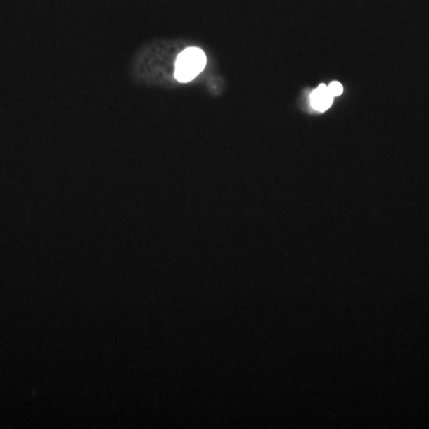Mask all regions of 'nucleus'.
<instances>
[{
	"label": "nucleus",
	"mask_w": 429,
	"mask_h": 429,
	"mask_svg": "<svg viewBox=\"0 0 429 429\" xmlns=\"http://www.w3.org/2000/svg\"><path fill=\"white\" fill-rule=\"evenodd\" d=\"M207 56L199 48L192 47L180 53L176 61L174 77L180 82H191L204 70Z\"/></svg>",
	"instance_id": "f257e3e1"
},
{
	"label": "nucleus",
	"mask_w": 429,
	"mask_h": 429,
	"mask_svg": "<svg viewBox=\"0 0 429 429\" xmlns=\"http://www.w3.org/2000/svg\"><path fill=\"white\" fill-rule=\"evenodd\" d=\"M328 90L332 94L333 97H338L343 92V86L339 82H333L328 86Z\"/></svg>",
	"instance_id": "7ed1b4c3"
},
{
	"label": "nucleus",
	"mask_w": 429,
	"mask_h": 429,
	"mask_svg": "<svg viewBox=\"0 0 429 429\" xmlns=\"http://www.w3.org/2000/svg\"><path fill=\"white\" fill-rule=\"evenodd\" d=\"M333 101H334V97L328 90V86L324 85V84L312 91V97H310L312 108L320 113L327 111L332 106Z\"/></svg>",
	"instance_id": "f03ea898"
}]
</instances>
